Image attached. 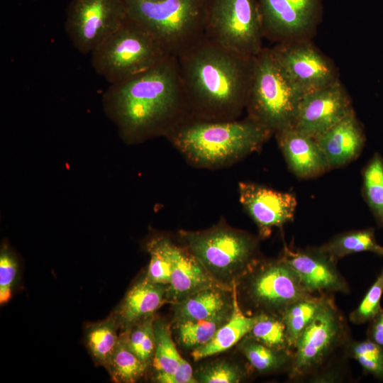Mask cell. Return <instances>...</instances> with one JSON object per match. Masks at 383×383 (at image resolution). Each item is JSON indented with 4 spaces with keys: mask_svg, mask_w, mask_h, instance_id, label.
<instances>
[{
    "mask_svg": "<svg viewBox=\"0 0 383 383\" xmlns=\"http://www.w3.org/2000/svg\"><path fill=\"white\" fill-rule=\"evenodd\" d=\"M315 139L331 169L356 159L365 142L364 131L354 110Z\"/></svg>",
    "mask_w": 383,
    "mask_h": 383,
    "instance_id": "obj_19",
    "label": "cell"
},
{
    "mask_svg": "<svg viewBox=\"0 0 383 383\" xmlns=\"http://www.w3.org/2000/svg\"><path fill=\"white\" fill-rule=\"evenodd\" d=\"M127 15L168 56L179 57L205 38L206 0H123Z\"/></svg>",
    "mask_w": 383,
    "mask_h": 383,
    "instance_id": "obj_4",
    "label": "cell"
},
{
    "mask_svg": "<svg viewBox=\"0 0 383 383\" xmlns=\"http://www.w3.org/2000/svg\"><path fill=\"white\" fill-rule=\"evenodd\" d=\"M91 55L95 72L110 84L144 72L168 56L157 41L128 15Z\"/></svg>",
    "mask_w": 383,
    "mask_h": 383,
    "instance_id": "obj_7",
    "label": "cell"
},
{
    "mask_svg": "<svg viewBox=\"0 0 383 383\" xmlns=\"http://www.w3.org/2000/svg\"><path fill=\"white\" fill-rule=\"evenodd\" d=\"M104 367L113 381L133 383L143 376L148 365L128 348L120 335L118 343Z\"/></svg>",
    "mask_w": 383,
    "mask_h": 383,
    "instance_id": "obj_28",
    "label": "cell"
},
{
    "mask_svg": "<svg viewBox=\"0 0 383 383\" xmlns=\"http://www.w3.org/2000/svg\"><path fill=\"white\" fill-rule=\"evenodd\" d=\"M383 294V270L370 287L357 307L350 312V321L357 325L370 322L381 310Z\"/></svg>",
    "mask_w": 383,
    "mask_h": 383,
    "instance_id": "obj_35",
    "label": "cell"
},
{
    "mask_svg": "<svg viewBox=\"0 0 383 383\" xmlns=\"http://www.w3.org/2000/svg\"><path fill=\"white\" fill-rule=\"evenodd\" d=\"M270 48L290 79L304 94L340 80L333 62L311 40L276 43Z\"/></svg>",
    "mask_w": 383,
    "mask_h": 383,
    "instance_id": "obj_13",
    "label": "cell"
},
{
    "mask_svg": "<svg viewBox=\"0 0 383 383\" xmlns=\"http://www.w3.org/2000/svg\"><path fill=\"white\" fill-rule=\"evenodd\" d=\"M238 191L241 204L262 238L269 236L273 228L294 220L297 204L294 194L251 182H240Z\"/></svg>",
    "mask_w": 383,
    "mask_h": 383,
    "instance_id": "obj_16",
    "label": "cell"
},
{
    "mask_svg": "<svg viewBox=\"0 0 383 383\" xmlns=\"http://www.w3.org/2000/svg\"><path fill=\"white\" fill-rule=\"evenodd\" d=\"M193 118V117H192ZM272 132L246 119H185L167 135L192 162L206 167L233 162L257 150Z\"/></svg>",
    "mask_w": 383,
    "mask_h": 383,
    "instance_id": "obj_3",
    "label": "cell"
},
{
    "mask_svg": "<svg viewBox=\"0 0 383 383\" xmlns=\"http://www.w3.org/2000/svg\"><path fill=\"white\" fill-rule=\"evenodd\" d=\"M241 279L246 301L257 311L256 314L270 313L281 316L291 304L313 296L281 257L258 259Z\"/></svg>",
    "mask_w": 383,
    "mask_h": 383,
    "instance_id": "obj_10",
    "label": "cell"
},
{
    "mask_svg": "<svg viewBox=\"0 0 383 383\" xmlns=\"http://www.w3.org/2000/svg\"><path fill=\"white\" fill-rule=\"evenodd\" d=\"M189 113L206 121L233 120L246 106L255 57L204 38L178 57Z\"/></svg>",
    "mask_w": 383,
    "mask_h": 383,
    "instance_id": "obj_2",
    "label": "cell"
},
{
    "mask_svg": "<svg viewBox=\"0 0 383 383\" xmlns=\"http://www.w3.org/2000/svg\"><path fill=\"white\" fill-rule=\"evenodd\" d=\"M362 194L378 226L383 228V158L374 153L362 171Z\"/></svg>",
    "mask_w": 383,
    "mask_h": 383,
    "instance_id": "obj_27",
    "label": "cell"
},
{
    "mask_svg": "<svg viewBox=\"0 0 383 383\" xmlns=\"http://www.w3.org/2000/svg\"><path fill=\"white\" fill-rule=\"evenodd\" d=\"M229 289L212 287L200 290L175 303L177 322L197 321L228 316L231 313L233 296Z\"/></svg>",
    "mask_w": 383,
    "mask_h": 383,
    "instance_id": "obj_21",
    "label": "cell"
},
{
    "mask_svg": "<svg viewBox=\"0 0 383 383\" xmlns=\"http://www.w3.org/2000/svg\"><path fill=\"white\" fill-rule=\"evenodd\" d=\"M184 246L211 277L231 289L259 259L258 242L250 233L217 226L201 231H181Z\"/></svg>",
    "mask_w": 383,
    "mask_h": 383,
    "instance_id": "obj_5",
    "label": "cell"
},
{
    "mask_svg": "<svg viewBox=\"0 0 383 383\" xmlns=\"http://www.w3.org/2000/svg\"><path fill=\"white\" fill-rule=\"evenodd\" d=\"M150 1H156V0H150Z\"/></svg>",
    "mask_w": 383,
    "mask_h": 383,
    "instance_id": "obj_41",
    "label": "cell"
},
{
    "mask_svg": "<svg viewBox=\"0 0 383 383\" xmlns=\"http://www.w3.org/2000/svg\"><path fill=\"white\" fill-rule=\"evenodd\" d=\"M152 317L144 318L120 334L128 348L148 365L152 362L155 339Z\"/></svg>",
    "mask_w": 383,
    "mask_h": 383,
    "instance_id": "obj_32",
    "label": "cell"
},
{
    "mask_svg": "<svg viewBox=\"0 0 383 383\" xmlns=\"http://www.w3.org/2000/svg\"><path fill=\"white\" fill-rule=\"evenodd\" d=\"M119 326L111 313L101 321L89 324L85 330L86 346L94 362L105 366L120 338Z\"/></svg>",
    "mask_w": 383,
    "mask_h": 383,
    "instance_id": "obj_23",
    "label": "cell"
},
{
    "mask_svg": "<svg viewBox=\"0 0 383 383\" xmlns=\"http://www.w3.org/2000/svg\"><path fill=\"white\" fill-rule=\"evenodd\" d=\"M376 254L383 256V247L379 245V248L377 249Z\"/></svg>",
    "mask_w": 383,
    "mask_h": 383,
    "instance_id": "obj_40",
    "label": "cell"
},
{
    "mask_svg": "<svg viewBox=\"0 0 383 383\" xmlns=\"http://www.w3.org/2000/svg\"><path fill=\"white\" fill-rule=\"evenodd\" d=\"M243 376V372L238 366L220 361L201 368L196 379L202 383H238Z\"/></svg>",
    "mask_w": 383,
    "mask_h": 383,
    "instance_id": "obj_36",
    "label": "cell"
},
{
    "mask_svg": "<svg viewBox=\"0 0 383 383\" xmlns=\"http://www.w3.org/2000/svg\"><path fill=\"white\" fill-rule=\"evenodd\" d=\"M323 296L313 295L299 299L289 305L281 313L293 351L299 338L318 313Z\"/></svg>",
    "mask_w": 383,
    "mask_h": 383,
    "instance_id": "obj_26",
    "label": "cell"
},
{
    "mask_svg": "<svg viewBox=\"0 0 383 383\" xmlns=\"http://www.w3.org/2000/svg\"><path fill=\"white\" fill-rule=\"evenodd\" d=\"M107 115L129 140L167 134L189 113L178 57L167 56L152 68L110 84L103 94Z\"/></svg>",
    "mask_w": 383,
    "mask_h": 383,
    "instance_id": "obj_1",
    "label": "cell"
},
{
    "mask_svg": "<svg viewBox=\"0 0 383 383\" xmlns=\"http://www.w3.org/2000/svg\"><path fill=\"white\" fill-rule=\"evenodd\" d=\"M367 338L383 350V310L382 309L370 321L367 331Z\"/></svg>",
    "mask_w": 383,
    "mask_h": 383,
    "instance_id": "obj_39",
    "label": "cell"
},
{
    "mask_svg": "<svg viewBox=\"0 0 383 383\" xmlns=\"http://www.w3.org/2000/svg\"><path fill=\"white\" fill-rule=\"evenodd\" d=\"M155 348L152 364L156 372L174 373L184 359L172 340L170 328L161 321L153 322Z\"/></svg>",
    "mask_w": 383,
    "mask_h": 383,
    "instance_id": "obj_30",
    "label": "cell"
},
{
    "mask_svg": "<svg viewBox=\"0 0 383 383\" xmlns=\"http://www.w3.org/2000/svg\"><path fill=\"white\" fill-rule=\"evenodd\" d=\"M165 241L172 262V277L166 299L175 304L204 289L223 287L211 277L185 246H179L167 238Z\"/></svg>",
    "mask_w": 383,
    "mask_h": 383,
    "instance_id": "obj_17",
    "label": "cell"
},
{
    "mask_svg": "<svg viewBox=\"0 0 383 383\" xmlns=\"http://www.w3.org/2000/svg\"><path fill=\"white\" fill-rule=\"evenodd\" d=\"M150 255L145 278L149 281L169 286L172 277V262L168 255L165 237L152 239L147 245Z\"/></svg>",
    "mask_w": 383,
    "mask_h": 383,
    "instance_id": "obj_34",
    "label": "cell"
},
{
    "mask_svg": "<svg viewBox=\"0 0 383 383\" xmlns=\"http://www.w3.org/2000/svg\"><path fill=\"white\" fill-rule=\"evenodd\" d=\"M303 95L277 60L271 48H263L255 57L245 106L248 117L272 133L293 126Z\"/></svg>",
    "mask_w": 383,
    "mask_h": 383,
    "instance_id": "obj_6",
    "label": "cell"
},
{
    "mask_svg": "<svg viewBox=\"0 0 383 383\" xmlns=\"http://www.w3.org/2000/svg\"><path fill=\"white\" fill-rule=\"evenodd\" d=\"M167 286L153 283L145 277L127 292L112 313L119 328L125 331L135 323L152 316L166 299Z\"/></svg>",
    "mask_w": 383,
    "mask_h": 383,
    "instance_id": "obj_20",
    "label": "cell"
},
{
    "mask_svg": "<svg viewBox=\"0 0 383 383\" xmlns=\"http://www.w3.org/2000/svg\"><path fill=\"white\" fill-rule=\"evenodd\" d=\"M345 354L355 359L365 373L383 380V350L367 338L356 341L350 339L344 346Z\"/></svg>",
    "mask_w": 383,
    "mask_h": 383,
    "instance_id": "obj_33",
    "label": "cell"
},
{
    "mask_svg": "<svg viewBox=\"0 0 383 383\" xmlns=\"http://www.w3.org/2000/svg\"><path fill=\"white\" fill-rule=\"evenodd\" d=\"M255 316V321L248 336L271 348L294 354L280 315L260 313Z\"/></svg>",
    "mask_w": 383,
    "mask_h": 383,
    "instance_id": "obj_29",
    "label": "cell"
},
{
    "mask_svg": "<svg viewBox=\"0 0 383 383\" xmlns=\"http://www.w3.org/2000/svg\"><path fill=\"white\" fill-rule=\"evenodd\" d=\"M350 339L348 328L331 294L323 296L313 321L299 338L289 376L293 380L316 377L329 358Z\"/></svg>",
    "mask_w": 383,
    "mask_h": 383,
    "instance_id": "obj_8",
    "label": "cell"
},
{
    "mask_svg": "<svg viewBox=\"0 0 383 383\" xmlns=\"http://www.w3.org/2000/svg\"><path fill=\"white\" fill-rule=\"evenodd\" d=\"M18 272V263L9 248L3 246L0 252V304L8 302Z\"/></svg>",
    "mask_w": 383,
    "mask_h": 383,
    "instance_id": "obj_37",
    "label": "cell"
},
{
    "mask_svg": "<svg viewBox=\"0 0 383 383\" xmlns=\"http://www.w3.org/2000/svg\"><path fill=\"white\" fill-rule=\"evenodd\" d=\"M205 37L255 57L265 38L258 0H206Z\"/></svg>",
    "mask_w": 383,
    "mask_h": 383,
    "instance_id": "obj_9",
    "label": "cell"
},
{
    "mask_svg": "<svg viewBox=\"0 0 383 383\" xmlns=\"http://www.w3.org/2000/svg\"><path fill=\"white\" fill-rule=\"evenodd\" d=\"M379 247L374 229L369 228L338 234L318 248L337 262L345 256L357 252L370 251L376 253Z\"/></svg>",
    "mask_w": 383,
    "mask_h": 383,
    "instance_id": "obj_24",
    "label": "cell"
},
{
    "mask_svg": "<svg viewBox=\"0 0 383 383\" xmlns=\"http://www.w3.org/2000/svg\"><path fill=\"white\" fill-rule=\"evenodd\" d=\"M275 133L288 167L296 177H315L331 169L315 138L292 126Z\"/></svg>",
    "mask_w": 383,
    "mask_h": 383,
    "instance_id": "obj_18",
    "label": "cell"
},
{
    "mask_svg": "<svg viewBox=\"0 0 383 383\" xmlns=\"http://www.w3.org/2000/svg\"><path fill=\"white\" fill-rule=\"evenodd\" d=\"M228 316L216 318L177 322L180 343L187 348H197L209 343L218 329L229 318Z\"/></svg>",
    "mask_w": 383,
    "mask_h": 383,
    "instance_id": "obj_31",
    "label": "cell"
},
{
    "mask_svg": "<svg viewBox=\"0 0 383 383\" xmlns=\"http://www.w3.org/2000/svg\"><path fill=\"white\" fill-rule=\"evenodd\" d=\"M155 380L160 383H195L198 382L194 377L193 370L189 363L184 359L178 370L173 374L157 372Z\"/></svg>",
    "mask_w": 383,
    "mask_h": 383,
    "instance_id": "obj_38",
    "label": "cell"
},
{
    "mask_svg": "<svg viewBox=\"0 0 383 383\" xmlns=\"http://www.w3.org/2000/svg\"><path fill=\"white\" fill-rule=\"evenodd\" d=\"M352 111L351 99L338 80L303 95L292 127L316 138Z\"/></svg>",
    "mask_w": 383,
    "mask_h": 383,
    "instance_id": "obj_14",
    "label": "cell"
},
{
    "mask_svg": "<svg viewBox=\"0 0 383 383\" xmlns=\"http://www.w3.org/2000/svg\"><path fill=\"white\" fill-rule=\"evenodd\" d=\"M294 271L311 294H348L350 287L338 270L335 260L318 249H300L284 245L280 257Z\"/></svg>",
    "mask_w": 383,
    "mask_h": 383,
    "instance_id": "obj_15",
    "label": "cell"
},
{
    "mask_svg": "<svg viewBox=\"0 0 383 383\" xmlns=\"http://www.w3.org/2000/svg\"><path fill=\"white\" fill-rule=\"evenodd\" d=\"M264 37L276 43L311 40L323 14V0H258Z\"/></svg>",
    "mask_w": 383,
    "mask_h": 383,
    "instance_id": "obj_12",
    "label": "cell"
},
{
    "mask_svg": "<svg viewBox=\"0 0 383 383\" xmlns=\"http://www.w3.org/2000/svg\"><path fill=\"white\" fill-rule=\"evenodd\" d=\"M126 18L123 0H71L65 30L78 52L91 54Z\"/></svg>",
    "mask_w": 383,
    "mask_h": 383,
    "instance_id": "obj_11",
    "label": "cell"
},
{
    "mask_svg": "<svg viewBox=\"0 0 383 383\" xmlns=\"http://www.w3.org/2000/svg\"><path fill=\"white\" fill-rule=\"evenodd\" d=\"M240 349L248 362L260 373H272L291 367L293 353L271 348L247 336Z\"/></svg>",
    "mask_w": 383,
    "mask_h": 383,
    "instance_id": "obj_25",
    "label": "cell"
},
{
    "mask_svg": "<svg viewBox=\"0 0 383 383\" xmlns=\"http://www.w3.org/2000/svg\"><path fill=\"white\" fill-rule=\"evenodd\" d=\"M233 306L229 318L218 329L212 339L203 346L193 350L194 360L223 352L247 335L255 321V316H248L240 309L237 283L232 287Z\"/></svg>",
    "mask_w": 383,
    "mask_h": 383,
    "instance_id": "obj_22",
    "label": "cell"
}]
</instances>
